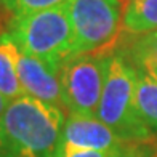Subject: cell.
<instances>
[{"mask_svg":"<svg viewBox=\"0 0 157 157\" xmlns=\"http://www.w3.org/2000/svg\"><path fill=\"white\" fill-rule=\"evenodd\" d=\"M64 111L27 95L15 98L0 117L2 157H55Z\"/></svg>","mask_w":157,"mask_h":157,"instance_id":"obj_1","label":"cell"},{"mask_svg":"<svg viewBox=\"0 0 157 157\" xmlns=\"http://www.w3.org/2000/svg\"><path fill=\"white\" fill-rule=\"evenodd\" d=\"M136 71L124 55L111 53L96 117L122 140L138 146L151 141L154 135L141 122L136 111Z\"/></svg>","mask_w":157,"mask_h":157,"instance_id":"obj_2","label":"cell"},{"mask_svg":"<svg viewBox=\"0 0 157 157\" xmlns=\"http://www.w3.org/2000/svg\"><path fill=\"white\" fill-rule=\"evenodd\" d=\"M21 53L61 67L72 56L74 32L66 6L13 18L8 31Z\"/></svg>","mask_w":157,"mask_h":157,"instance_id":"obj_3","label":"cell"},{"mask_svg":"<svg viewBox=\"0 0 157 157\" xmlns=\"http://www.w3.org/2000/svg\"><path fill=\"white\" fill-rule=\"evenodd\" d=\"M74 32V55H101L122 34V0H69L64 5Z\"/></svg>","mask_w":157,"mask_h":157,"instance_id":"obj_4","label":"cell"},{"mask_svg":"<svg viewBox=\"0 0 157 157\" xmlns=\"http://www.w3.org/2000/svg\"><path fill=\"white\" fill-rule=\"evenodd\" d=\"M109 55H74L61 64V99L69 114L96 117Z\"/></svg>","mask_w":157,"mask_h":157,"instance_id":"obj_5","label":"cell"},{"mask_svg":"<svg viewBox=\"0 0 157 157\" xmlns=\"http://www.w3.org/2000/svg\"><path fill=\"white\" fill-rule=\"evenodd\" d=\"M59 146L120 154L132 151L136 144H130L125 140H122L98 117L69 114L67 119L64 120Z\"/></svg>","mask_w":157,"mask_h":157,"instance_id":"obj_6","label":"cell"},{"mask_svg":"<svg viewBox=\"0 0 157 157\" xmlns=\"http://www.w3.org/2000/svg\"><path fill=\"white\" fill-rule=\"evenodd\" d=\"M18 77L24 95L64 111L58 66L21 53L18 59Z\"/></svg>","mask_w":157,"mask_h":157,"instance_id":"obj_7","label":"cell"},{"mask_svg":"<svg viewBox=\"0 0 157 157\" xmlns=\"http://www.w3.org/2000/svg\"><path fill=\"white\" fill-rule=\"evenodd\" d=\"M19 55V48L10 37V34H0V93L8 101L24 95L18 77Z\"/></svg>","mask_w":157,"mask_h":157,"instance_id":"obj_8","label":"cell"},{"mask_svg":"<svg viewBox=\"0 0 157 157\" xmlns=\"http://www.w3.org/2000/svg\"><path fill=\"white\" fill-rule=\"evenodd\" d=\"M157 31V0H130L124 8L122 32L138 37Z\"/></svg>","mask_w":157,"mask_h":157,"instance_id":"obj_9","label":"cell"},{"mask_svg":"<svg viewBox=\"0 0 157 157\" xmlns=\"http://www.w3.org/2000/svg\"><path fill=\"white\" fill-rule=\"evenodd\" d=\"M124 58L140 74H144L157 82V31L138 37H132Z\"/></svg>","mask_w":157,"mask_h":157,"instance_id":"obj_10","label":"cell"},{"mask_svg":"<svg viewBox=\"0 0 157 157\" xmlns=\"http://www.w3.org/2000/svg\"><path fill=\"white\" fill-rule=\"evenodd\" d=\"M136 74L135 103L138 116L147 130L157 136V82L144 74Z\"/></svg>","mask_w":157,"mask_h":157,"instance_id":"obj_11","label":"cell"},{"mask_svg":"<svg viewBox=\"0 0 157 157\" xmlns=\"http://www.w3.org/2000/svg\"><path fill=\"white\" fill-rule=\"evenodd\" d=\"M67 2L69 0H0V10L11 18H18L35 11L64 6Z\"/></svg>","mask_w":157,"mask_h":157,"instance_id":"obj_12","label":"cell"},{"mask_svg":"<svg viewBox=\"0 0 157 157\" xmlns=\"http://www.w3.org/2000/svg\"><path fill=\"white\" fill-rule=\"evenodd\" d=\"M114 154L93 151V149H78V147H64L59 146L55 157H111Z\"/></svg>","mask_w":157,"mask_h":157,"instance_id":"obj_13","label":"cell"},{"mask_svg":"<svg viewBox=\"0 0 157 157\" xmlns=\"http://www.w3.org/2000/svg\"><path fill=\"white\" fill-rule=\"evenodd\" d=\"M111 157H140L138 152L135 151V149H132V151H127V152H120V154H114Z\"/></svg>","mask_w":157,"mask_h":157,"instance_id":"obj_14","label":"cell"},{"mask_svg":"<svg viewBox=\"0 0 157 157\" xmlns=\"http://www.w3.org/2000/svg\"><path fill=\"white\" fill-rule=\"evenodd\" d=\"M8 99H5L3 98V95L2 93H0V117H2V114H3V111H5V108H6V106H8Z\"/></svg>","mask_w":157,"mask_h":157,"instance_id":"obj_15","label":"cell"},{"mask_svg":"<svg viewBox=\"0 0 157 157\" xmlns=\"http://www.w3.org/2000/svg\"><path fill=\"white\" fill-rule=\"evenodd\" d=\"M122 2H124V3H125V5H127V3H128V2H130V0H122Z\"/></svg>","mask_w":157,"mask_h":157,"instance_id":"obj_16","label":"cell"},{"mask_svg":"<svg viewBox=\"0 0 157 157\" xmlns=\"http://www.w3.org/2000/svg\"><path fill=\"white\" fill-rule=\"evenodd\" d=\"M0 157H2V151H0Z\"/></svg>","mask_w":157,"mask_h":157,"instance_id":"obj_17","label":"cell"}]
</instances>
